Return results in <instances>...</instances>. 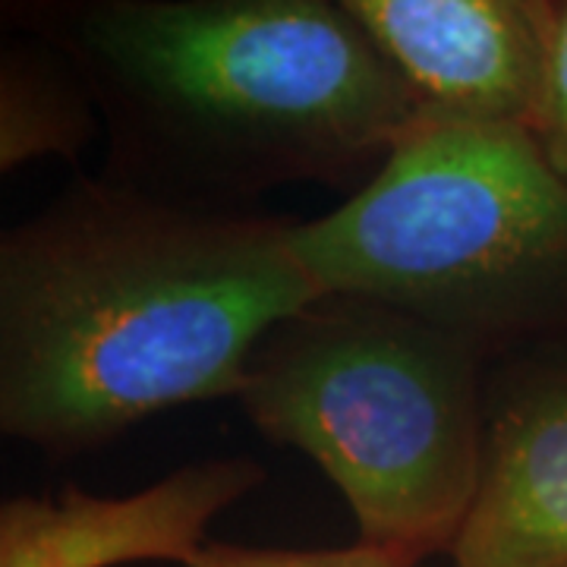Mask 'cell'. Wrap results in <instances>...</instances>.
<instances>
[{
    "mask_svg": "<svg viewBox=\"0 0 567 567\" xmlns=\"http://www.w3.org/2000/svg\"><path fill=\"white\" fill-rule=\"evenodd\" d=\"M293 224L102 171L0 227V445L70 461L167 410L237 398L265 331L319 297Z\"/></svg>",
    "mask_w": 567,
    "mask_h": 567,
    "instance_id": "1",
    "label": "cell"
},
{
    "mask_svg": "<svg viewBox=\"0 0 567 567\" xmlns=\"http://www.w3.org/2000/svg\"><path fill=\"white\" fill-rule=\"evenodd\" d=\"M82 85L104 174L174 203L249 212L316 183L350 196L416 123L344 0L7 3Z\"/></svg>",
    "mask_w": 567,
    "mask_h": 567,
    "instance_id": "2",
    "label": "cell"
},
{
    "mask_svg": "<svg viewBox=\"0 0 567 567\" xmlns=\"http://www.w3.org/2000/svg\"><path fill=\"white\" fill-rule=\"evenodd\" d=\"M488 363L398 306L319 293L265 331L234 401L322 470L360 543L423 565L451 555L476 495Z\"/></svg>",
    "mask_w": 567,
    "mask_h": 567,
    "instance_id": "3",
    "label": "cell"
},
{
    "mask_svg": "<svg viewBox=\"0 0 567 567\" xmlns=\"http://www.w3.org/2000/svg\"><path fill=\"white\" fill-rule=\"evenodd\" d=\"M290 249L316 293L398 306L488 360L567 334V183L524 126L413 123Z\"/></svg>",
    "mask_w": 567,
    "mask_h": 567,
    "instance_id": "4",
    "label": "cell"
},
{
    "mask_svg": "<svg viewBox=\"0 0 567 567\" xmlns=\"http://www.w3.org/2000/svg\"><path fill=\"white\" fill-rule=\"evenodd\" d=\"M416 123L524 126L546 73V0H344Z\"/></svg>",
    "mask_w": 567,
    "mask_h": 567,
    "instance_id": "5",
    "label": "cell"
},
{
    "mask_svg": "<svg viewBox=\"0 0 567 567\" xmlns=\"http://www.w3.org/2000/svg\"><path fill=\"white\" fill-rule=\"evenodd\" d=\"M454 567H567V334L488 363L480 483Z\"/></svg>",
    "mask_w": 567,
    "mask_h": 567,
    "instance_id": "6",
    "label": "cell"
},
{
    "mask_svg": "<svg viewBox=\"0 0 567 567\" xmlns=\"http://www.w3.org/2000/svg\"><path fill=\"white\" fill-rule=\"evenodd\" d=\"M262 483L252 457H208L130 495H10L0 498V567H186L212 520Z\"/></svg>",
    "mask_w": 567,
    "mask_h": 567,
    "instance_id": "7",
    "label": "cell"
},
{
    "mask_svg": "<svg viewBox=\"0 0 567 567\" xmlns=\"http://www.w3.org/2000/svg\"><path fill=\"white\" fill-rule=\"evenodd\" d=\"M99 133L73 70L13 25L0 39V174L41 158L76 162Z\"/></svg>",
    "mask_w": 567,
    "mask_h": 567,
    "instance_id": "8",
    "label": "cell"
},
{
    "mask_svg": "<svg viewBox=\"0 0 567 567\" xmlns=\"http://www.w3.org/2000/svg\"><path fill=\"white\" fill-rule=\"evenodd\" d=\"M186 567H420V561L360 539L344 548H265L208 539Z\"/></svg>",
    "mask_w": 567,
    "mask_h": 567,
    "instance_id": "9",
    "label": "cell"
},
{
    "mask_svg": "<svg viewBox=\"0 0 567 567\" xmlns=\"http://www.w3.org/2000/svg\"><path fill=\"white\" fill-rule=\"evenodd\" d=\"M546 73L527 130L555 174L567 183V0H546Z\"/></svg>",
    "mask_w": 567,
    "mask_h": 567,
    "instance_id": "10",
    "label": "cell"
},
{
    "mask_svg": "<svg viewBox=\"0 0 567 567\" xmlns=\"http://www.w3.org/2000/svg\"><path fill=\"white\" fill-rule=\"evenodd\" d=\"M13 32V20H10V10L7 3H0V39H7Z\"/></svg>",
    "mask_w": 567,
    "mask_h": 567,
    "instance_id": "11",
    "label": "cell"
}]
</instances>
